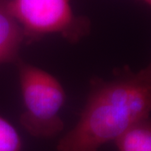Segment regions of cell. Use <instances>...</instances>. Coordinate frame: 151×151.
<instances>
[{
  "label": "cell",
  "instance_id": "obj_1",
  "mask_svg": "<svg viewBox=\"0 0 151 151\" xmlns=\"http://www.w3.org/2000/svg\"><path fill=\"white\" fill-rule=\"evenodd\" d=\"M150 113L151 83L130 71L110 81L96 78L77 123L60 140L57 150L97 151Z\"/></svg>",
  "mask_w": 151,
  "mask_h": 151
},
{
  "label": "cell",
  "instance_id": "obj_2",
  "mask_svg": "<svg viewBox=\"0 0 151 151\" xmlns=\"http://www.w3.org/2000/svg\"><path fill=\"white\" fill-rule=\"evenodd\" d=\"M24 112L21 124L32 136L51 138L63 129L60 110L65 101L64 87L50 73L17 60Z\"/></svg>",
  "mask_w": 151,
  "mask_h": 151
},
{
  "label": "cell",
  "instance_id": "obj_3",
  "mask_svg": "<svg viewBox=\"0 0 151 151\" xmlns=\"http://www.w3.org/2000/svg\"><path fill=\"white\" fill-rule=\"evenodd\" d=\"M7 8L24 39L60 34L70 41L84 35V21L74 14L70 0H7Z\"/></svg>",
  "mask_w": 151,
  "mask_h": 151
},
{
  "label": "cell",
  "instance_id": "obj_4",
  "mask_svg": "<svg viewBox=\"0 0 151 151\" xmlns=\"http://www.w3.org/2000/svg\"><path fill=\"white\" fill-rule=\"evenodd\" d=\"M24 40V33L6 5L0 0V64L17 61L19 50Z\"/></svg>",
  "mask_w": 151,
  "mask_h": 151
},
{
  "label": "cell",
  "instance_id": "obj_5",
  "mask_svg": "<svg viewBox=\"0 0 151 151\" xmlns=\"http://www.w3.org/2000/svg\"><path fill=\"white\" fill-rule=\"evenodd\" d=\"M119 151H151V119H141L114 141Z\"/></svg>",
  "mask_w": 151,
  "mask_h": 151
},
{
  "label": "cell",
  "instance_id": "obj_6",
  "mask_svg": "<svg viewBox=\"0 0 151 151\" xmlns=\"http://www.w3.org/2000/svg\"><path fill=\"white\" fill-rule=\"evenodd\" d=\"M22 140L16 129L0 116V151H22Z\"/></svg>",
  "mask_w": 151,
  "mask_h": 151
},
{
  "label": "cell",
  "instance_id": "obj_7",
  "mask_svg": "<svg viewBox=\"0 0 151 151\" xmlns=\"http://www.w3.org/2000/svg\"><path fill=\"white\" fill-rule=\"evenodd\" d=\"M134 76L141 81L151 83V62L145 68L140 70L137 73H134Z\"/></svg>",
  "mask_w": 151,
  "mask_h": 151
},
{
  "label": "cell",
  "instance_id": "obj_8",
  "mask_svg": "<svg viewBox=\"0 0 151 151\" xmlns=\"http://www.w3.org/2000/svg\"><path fill=\"white\" fill-rule=\"evenodd\" d=\"M142 1H144L145 3H146V4H148L150 6H151V0H142Z\"/></svg>",
  "mask_w": 151,
  "mask_h": 151
}]
</instances>
